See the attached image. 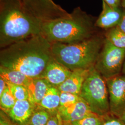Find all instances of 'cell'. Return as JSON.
I'll return each mask as SVG.
<instances>
[{"label":"cell","mask_w":125,"mask_h":125,"mask_svg":"<svg viewBox=\"0 0 125 125\" xmlns=\"http://www.w3.org/2000/svg\"><path fill=\"white\" fill-rule=\"evenodd\" d=\"M52 58V43L40 34L1 49L0 66L35 78L40 77Z\"/></svg>","instance_id":"6da1fadb"},{"label":"cell","mask_w":125,"mask_h":125,"mask_svg":"<svg viewBox=\"0 0 125 125\" xmlns=\"http://www.w3.org/2000/svg\"><path fill=\"white\" fill-rule=\"evenodd\" d=\"M42 21L19 0H0V47L41 34Z\"/></svg>","instance_id":"7a4b0ae2"},{"label":"cell","mask_w":125,"mask_h":125,"mask_svg":"<svg viewBox=\"0 0 125 125\" xmlns=\"http://www.w3.org/2000/svg\"><path fill=\"white\" fill-rule=\"evenodd\" d=\"M96 20L76 7L68 16L43 22L41 34L51 43L80 42L98 32Z\"/></svg>","instance_id":"3957f363"},{"label":"cell","mask_w":125,"mask_h":125,"mask_svg":"<svg viewBox=\"0 0 125 125\" xmlns=\"http://www.w3.org/2000/svg\"><path fill=\"white\" fill-rule=\"evenodd\" d=\"M104 34L98 32L87 40L74 43H52V56L71 71L94 67L103 48Z\"/></svg>","instance_id":"277c9868"},{"label":"cell","mask_w":125,"mask_h":125,"mask_svg":"<svg viewBox=\"0 0 125 125\" xmlns=\"http://www.w3.org/2000/svg\"><path fill=\"white\" fill-rule=\"evenodd\" d=\"M79 95L94 114L103 116L110 113L106 80L94 66L90 69Z\"/></svg>","instance_id":"5b68a950"},{"label":"cell","mask_w":125,"mask_h":125,"mask_svg":"<svg viewBox=\"0 0 125 125\" xmlns=\"http://www.w3.org/2000/svg\"><path fill=\"white\" fill-rule=\"evenodd\" d=\"M125 60V48H118L105 39L94 67L107 80L122 73Z\"/></svg>","instance_id":"8992f818"},{"label":"cell","mask_w":125,"mask_h":125,"mask_svg":"<svg viewBox=\"0 0 125 125\" xmlns=\"http://www.w3.org/2000/svg\"><path fill=\"white\" fill-rule=\"evenodd\" d=\"M31 13L42 22L68 16L67 11L53 0H20Z\"/></svg>","instance_id":"52a82bcc"},{"label":"cell","mask_w":125,"mask_h":125,"mask_svg":"<svg viewBox=\"0 0 125 125\" xmlns=\"http://www.w3.org/2000/svg\"><path fill=\"white\" fill-rule=\"evenodd\" d=\"M106 82L110 113L120 117L125 112V75L121 73Z\"/></svg>","instance_id":"ba28073f"},{"label":"cell","mask_w":125,"mask_h":125,"mask_svg":"<svg viewBox=\"0 0 125 125\" xmlns=\"http://www.w3.org/2000/svg\"><path fill=\"white\" fill-rule=\"evenodd\" d=\"M72 72L52 58L40 77L46 81L51 86L58 88L67 79Z\"/></svg>","instance_id":"9c48e42d"},{"label":"cell","mask_w":125,"mask_h":125,"mask_svg":"<svg viewBox=\"0 0 125 125\" xmlns=\"http://www.w3.org/2000/svg\"><path fill=\"white\" fill-rule=\"evenodd\" d=\"M123 11L121 7L112 8L103 1L102 11L95 21V26L105 31L117 27L121 21Z\"/></svg>","instance_id":"30bf717a"},{"label":"cell","mask_w":125,"mask_h":125,"mask_svg":"<svg viewBox=\"0 0 125 125\" xmlns=\"http://www.w3.org/2000/svg\"><path fill=\"white\" fill-rule=\"evenodd\" d=\"M92 113L88 105L81 98L76 103L58 109L57 115L61 121L70 123L80 120Z\"/></svg>","instance_id":"8fae6325"},{"label":"cell","mask_w":125,"mask_h":125,"mask_svg":"<svg viewBox=\"0 0 125 125\" xmlns=\"http://www.w3.org/2000/svg\"><path fill=\"white\" fill-rule=\"evenodd\" d=\"M36 107L28 99L16 101L13 107L5 113L16 124L26 125Z\"/></svg>","instance_id":"7c38bea8"},{"label":"cell","mask_w":125,"mask_h":125,"mask_svg":"<svg viewBox=\"0 0 125 125\" xmlns=\"http://www.w3.org/2000/svg\"><path fill=\"white\" fill-rule=\"evenodd\" d=\"M90 69H78L72 73L62 85L58 88L61 92H66L79 95Z\"/></svg>","instance_id":"4fadbf2b"},{"label":"cell","mask_w":125,"mask_h":125,"mask_svg":"<svg viewBox=\"0 0 125 125\" xmlns=\"http://www.w3.org/2000/svg\"><path fill=\"white\" fill-rule=\"evenodd\" d=\"M50 87L51 86L49 83L42 78H31L26 86L28 94V100L37 106Z\"/></svg>","instance_id":"5bb4252c"},{"label":"cell","mask_w":125,"mask_h":125,"mask_svg":"<svg viewBox=\"0 0 125 125\" xmlns=\"http://www.w3.org/2000/svg\"><path fill=\"white\" fill-rule=\"evenodd\" d=\"M60 92L58 88L50 87L37 107L45 109L52 115H57L60 106Z\"/></svg>","instance_id":"9a60e30c"},{"label":"cell","mask_w":125,"mask_h":125,"mask_svg":"<svg viewBox=\"0 0 125 125\" xmlns=\"http://www.w3.org/2000/svg\"><path fill=\"white\" fill-rule=\"evenodd\" d=\"M0 76L9 83L25 87L31 79L19 71L0 66Z\"/></svg>","instance_id":"2e32d148"},{"label":"cell","mask_w":125,"mask_h":125,"mask_svg":"<svg viewBox=\"0 0 125 125\" xmlns=\"http://www.w3.org/2000/svg\"><path fill=\"white\" fill-rule=\"evenodd\" d=\"M105 38L112 44L118 48H125V33L115 27L106 31Z\"/></svg>","instance_id":"e0dca14e"},{"label":"cell","mask_w":125,"mask_h":125,"mask_svg":"<svg viewBox=\"0 0 125 125\" xmlns=\"http://www.w3.org/2000/svg\"><path fill=\"white\" fill-rule=\"evenodd\" d=\"M51 116L49 112L37 107L27 124L28 125H46Z\"/></svg>","instance_id":"ac0fdd59"},{"label":"cell","mask_w":125,"mask_h":125,"mask_svg":"<svg viewBox=\"0 0 125 125\" xmlns=\"http://www.w3.org/2000/svg\"><path fill=\"white\" fill-rule=\"evenodd\" d=\"M16 100L13 97L8 86L7 89L0 95V110L5 113L8 112L13 107Z\"/></svg>","instance_id":"d6986e66"},{"label":"cell","mask_w":125,"mask_h":125,"mask_svg":"<svg viewBox=\"0 0 125 125\" xmlns=\"http://www.w3.org/2000/svg\"><path fill=\"white\" fill-rule=\"evenodd\" d=\"M6 82L10 92L16 101H22L28 99V94L26 87Z\"/></svg>","instance_id":"ffe728a7"},{"label":"cell","mask_w":125,"mask_h":125,"mask_svg":"<svg viewBox=\"0 0 125 125\" xmlns=\"http://www.w3.org/2000/svg\"><path fill=\"white\" fill-rule=\"evenodd\" d=\"M68 123L70 125H103V116L93 113L80 120Z\"/></svg>","instance_id":"44dd1931"},{"label":"cell","mask_w":125,"mask_h":125,"mask_svg":"<svg viewBox=\"0 0 125 125\" xmlns=\"http://www.w3.org/2000/svg\"><path fill=\"white\" fill-rule=\"evenodd\" d=\"M79 95L66 92H61L60 96V106L58 109L67 107L80 99Z\"/></svg>","instance_id":"7402d4cb"},{"label":"cell","mask_w":125,"mask_h":125,"mask_svg":"<svg viewBox=\"0 0 125 125\" xmlns=\"http://www.w3.org/2000/svg\"><path fill=\"white\" fill-rule=\"evenodd\" d=\"M103 125H125V123L119 117L109 113L103 116Z\"/></svg>","instance_id":"603a6c76"},{"label":"cell","mask_w":125,"mask_h":125,"mask_svg":"<svg viewBox=\"0 0 125 125\" xmlns=\"http://www.w3.org/2000/svg\"><path fill=\"white\" fill-rule=\"evenodd\" d=\"M0 125H18L14 123L2 110L0 112Z\"/></svg>","instance_id":"cb8c5ba5"},{"label":"cell","mask_w":125,"mask_h":125,"mask_svg":"<svg viewBox=\"0 0 125 125\" xmlns=\"http://www.w3.org/2000/svg\"><path fill=\"white\" fill-rule=\"evenodd\" d=\"M61 121L58 115H52L46 125H60Z\"/></svg>","instance_id":"d4e9b609"},{"label":"cell","mask_w":125,"mask_h":125,"mask_svg":"<svg viewBox=\"0 0 125 125\" xmlns=\"http://www.w3.org/2000/svg\"><path fill=\"white\" fill-rule=\"evenodd\" d=\"M112 8L121 7V0H103Z\"/></svg>","instance_id":"484cf974"},{"label":"cell","mask_w":125,"mask_h":125,"mask_svg":"<svg viewBox=\"0 0 125 125\" xmlns=\"http://www.w3.org/2000/svg\"><path fill=\"white\" fill-rule=\"evenodd\" d=\"M117 27L121 30V31L125 33V9H124L122 16L121 21H120Z\"/></svg>","instance_id":"4316f807"},{"label":"cell","mask_w":125,"mask_h":125,"mask_svg":"<svg viewBox=\"0 0 125 125\" xmlns=\"http://www.w3.org/2000/svg\"><path fill=\"white\" fill-rule=\"evenodd\" d=\"M8 87V85L6 81L0 76V95L2 94L5 90Z\"/></svg>","instance_id":"83f0119b"},{"label":"cell","mask_w":125,"mask_h":125,"mask_svg":"<svg viewBox=\"0 0 125 125\" xmlns=\"http://www.w3.org/2000/svg\"><path fill=\"white\" fill-rule=\"evenodd\" d=\"M119 118L125 123V112Z\"/></svg>","instance_id":"f1b7e54d"},{"label":"cell","mask_w":125,"mask_h":125,"mask_svg":"<svg viewBox=\"0 0 125 125\" xmlns=\"http://www.w3.org/2000/svg\"><path fill=\"white\" fill-rule=\"evenodd\" d=\"M121 6L123 9H125V0H121Z\"/></svg>","instance_id":"f546056e"},{"label":"cell","mask_w":125,"mask_h":125,"mask_svg":"<svg viewBox=\"0 0 125 125\" xmlns=\"http://www.w3.org/2000/svg\"><path fill=\"white\" fill-rule=\"evenodd\" d=\"M122 73L125 75V60L124 64H123V66L122 68Z\"/></svg>","instance_id":"4dcf8cb0"},{"label":"cell","mask_w":125,"mask_h":125,"mask_svg":"<svg viewBox=\"0 0 125 125\" xmlns=\"http://www.w3.org/2000/svg\"><path fill=\"white\" fill-rule=\"evenodd\" d=\"M61 121V124H60V125H70L69 123H66V122H62V121Z\"/></svg>","instance_id":"1f68e13d"},{"label":"cell","mask_w":125,"mask_h":125,"mask_svg":"<svg viewBox=\"0 0 125 125\" xmlns=\"http://www.w3.org/2000/svg\"><path fill=\"white\" fill-rule=\"evenodd\" d=\"M28 125L27 124H26V125Z\"/></svg>","instance_id":"d6a6232c"},{"label":"cell","mask_w":125,"mask_h":125,"mask_svg":"<svg viewBox=\"0 0 125 125\" xmlns=\"http://www.w3.org/2000/svg\"></svg>","instance_id":"836d02e7"}]
</instances>
